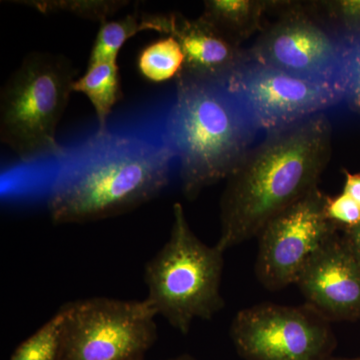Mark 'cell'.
Returning <instances> with one entry per match:
<instances>
[{
    "mask_svg": "<svg viewBox=\"0 0 360 360\" xmlns=\"http://www.w3.org/2000/svg\"><path fill=\"white\" fill-rule=\"evenodd\" d=\"M65 311L63 307L49 321L16 348L11 360H58Z\"/></svg>",
    "mask_w": 360,
    "mask_h": 360,
    "instance_id": "ac0fdd59",
    "label": "cell"
},
{
    "mask_svg": "<svg viewBox=\"0 0 360 360\" xmlns=\"http://www.w3.org/2000/svg\"><path fill=\"white\" fill-rule=\"evenodd\" d=\"M78 70L63 54L34 51L0 90V141L23 163L61 158L56 130Z\"/></svg>",
    "mask_w": 360,
    "mask_h": 360,
    "instance_id": "5b68a950",
    "label": "cell"
},
{
    "mask_svg": "<svg viewBox=\"0 0 360 360\" xmlns=\"http://www.w3.org/2000/svg\"><path fill=\"white\" fill-rule=\"evenodd\" d=\"M181 45L174 37H168L149 44L137 58V68L144 78L153 82H162L176 77L184 68Z\"/></svg>",
    "mask_w": 360,
    "mask_h": 360,
    "instance_id": "2e32d148",
    "label": "cell"
},
{
    "mask_svg": "<svg viewBox=\"0 0 360 360\" xmlns=\"http://www.w3.org/2000/svg\"><path fill=\"white\" fill-rule=\"evenodd\" d=\"M167 360H196L193 359V357L189 356V355H180V356L174 357V359H169Z\"/></svg>",
    "mask_w": 360,
    "mask_h": 360,
    "instance_id": "cb8c5ba5",
    "label": "cell"
},
{
    "mask_svg": "<svg viewBox=\"0 0 360 360\" xmlns=\"http://www.w3.org/2000/svg\"><path fill=\"white\" fill-rule=\"evenodd\" d=\"M169 18L168 37L177 39L186 58L179 75L226 84L248 60L246 49L229 44L200 18L188 20L182 14L170 13Z\"/></svg>",
    "mask_w": 360,
    "mask_h": 360,
    "instance_id": "7c38bea8",
    "label": "cell"
},
{
    "mask_svg": "<svg viewBox=\"0 0 360 360\" xmlns=\"http://www.w3.org/2000/svg\"><path fill=\"white\" fill-rule=\"evenodd\" d=\"M144 360V359H143Z\"/></svg>",
    "mask_w": 360,
    "mask_h": 360,
    "instance_id": "484cf974",
    "label": "cell"
},
{
    "mask_svg": "<svg viewBox=\"0 0 360 360\" xmlns=\"http://www.w3.org/2000/svg\"><path fill=\"white\" fill-rule=\"evenodd\" d=\"M172 212L169 238L144 267L146 300L158 316L187 335L194 321L212 319L224 309V252L194 234L180 203Z\"/></svg>",
    "mask_w": 360,
    "mask_h": 360,
    "instance_id": "277c9868",
    "label": "cell"
},
{
    "mask_svg": "<svg viewBox=\"0 0 360 360\" xmlns=\"http://www.w3.org/2000/svg\"><path fill=\"white\" fill-rule=\"evenodd\" d=\"M326 215L338 227L350 229L360 222V205L347 193H342L335 198H328Z\"/></svg>",
    "mask_w": 360,
    "mask_h": 360,
    "instance_id": "44dd1931",
    "label": "cell"
},
{
    "mask_svg": "<svg viewBox=\"0 0 360 360\" xmlns=\"http://www.w3.org/2000/svg\"><path fill=\"white\" fill-rule=\"evenodd\" d=\"M295 284L307 307L326 321L360 319V264L338 234L314 255Z\"/></svg>",
    "mask_w": 360,
    "mask_h": 360,
    "instance_id": "8fae6325",
    "label": "cell"
},
{
    "mask_svg": "<svg viewBox=\"0 0 360 360\" xmlns=\"http://www.w3.org/2000/svg\"><path fill=\"white\" fill-rule=\"evenodd\" d=\"M314 2L322 18L341 37L360 35V0H326Z\"/></svg>",
    "mask_w": 360,
    "mask_h": 360,
    "instance_id": "ffe728a7",
    "label": "cell"
},
{
    "mask_svg": "<svg viewBox=\"0 0 360 360\" xmlns=\"http://www.w3.org/2000/svg\"><path fill=\"white\" fill-rule=\"evenodd\" d=\"M331 153L333 129L324 113L266 132L227 177L220 250L257 238L270 220L317 187Z\"/></svg>",
    "mask_w": 360,
    "mask_h": 360,
    "instance_id": "6da1fadb",
    "label": "cell"
},
{
    "mask_svg": "<svg viewBox=\"0 0 360 360\" xmlns=\"http://www.w3.org/2000/svg\"><path fill=\"white\" fill-rule=\"evenodd\" d=\"M343 39L335 84L340 90L341 101L352 110L360 111V35Z\"/></svg>",
    "mask_w": 360,
    "mask_h": 360,
    "instance_id": "d6986e66",
    "label": "cell"
},
{
    "mask_svg": "<svg viewBox=\"0 0 360 360\" xmlns=\"http://www.w3.org/2000/svg\"><path fill=\"white\" fill-rule=\"evenodd\" d=\"M174 158L167 142L96 134L54 182L47 202L52 222L98 221L149 202L167 186Z\"/></svg>",
    "mask_w": 360,
    "mask_h": 360,
    "instance_id": "7a4b0ae2",
    "label": "cell"
},
{
    "mask_svg": "<svg viewBox=\"0 0 360 360\" xmlns=\"http://www.w3.org/2000/svg\"><path fill=\"white\" fill-rule=\"evenodd\" d=\"M169 14H146L135 11L118 20H108L101 25L89 63L97 61H117L118 53L125 42L137 33L153 30L167 34L169 32Z\"/></svg>",
    "mask_w": 360,
    "mask_h": 360,
    "instance_id": "5bb4252c",
    "label": "cell"
},
{
    "mask_svg": "<svg viewBox=\"0 0 360 360\" xmlns=\"http://www.w3.org/2000/svg\"><path fill=\"white\" fill-rule=\"evenodd\" d=\"M278 14L250 49L248 59L317 82H335L345 39L322 18L314 1H276Z\"/></svg>",
    "mask_w": 360,
    "mask_h": 360,
    "instance_id": "52a82bcc",
    "label": "cell"
},
{
    "mask_svg": "<svg viewBox=\"0 0 360 360\" xmlns=\"http://www.w3.org/2000/svg\"><path fill=\"white\" fill-rule=\"evenodd\" d=\"M274 4L269 0H207L200 18L229 44L241 47L264 30V16L271 13Z\"/></svg>",
    "mask_w": 360,
    "mask_h": 360,
    "instance_id": "4fadbf2b",
    "label": "cell"
},
{
    "mask_svg": "<svg viewBox=\"0 0 360 360\" xmlns=\"http://www.w3.org/2000/svg\"><path fill=\"white\" fill-rule=\"evenodd\" d=\"M343 193L349 195L360 205V174H345V184Z\"/></svg>",
    "mask_w": 360,
    "mask_h": 360,
    "instance_id": "603a6c76",
    "label": "cell"
},
{
    "mask_svg": "<svg viewBox=\"0 0 360 360\" xmlns=\"http://www.w3.org/2000/svg\"><path fill=\"white\" fill-rule=\"evenodd\" d=\"M342 239L360 264V222L354 227L345 229Z\"/></svg>",
    "mask_w": 360,
    "mask_h": 360,
    "instance_id": "7402d4cb",
    "label": "cell"
},
{
    "mask_svg": "<svg viewBox=\"0 0 360 360\" xmlns=\"http://www.w3.org/2000/svg\"><path fill=\"white\" fill-rule=\"evenodd\" d=\"M259 131L225 84L179 75L167 141L179 160L181 191L194 200L227 179L253 148Z\"/></svg>",
    "mask_w": 360,
    "mask_h": 360,
    "instance_id": "3957f363",
    "label": "cell"
},
{
    "mask_svg": "<svg viewBox=\"0 0 360 360\" xmlns=\"http://www.w3.org/2000/svg\"><path fill=\"white\" fill-rule=\"evenodd\" d=\"M329 360H360V359H333V357H331L330 359Z\"/></svg>",
    "mask_w": 360,
    "mask_h": 360,
    "instance_id": "d4e9b609",
    "label": "cell"
},
{
    "mask_svg": "<svg viewBox=\"0 0 360 360\" xmlns=\"http://www.w3.org/2000/svg\"><path fill=\"white\" fill-rule=\"evenodd\" d=\"M63 309L58 360H143L158 340V315L146 300L91 297Z\"/></svg>",
    "mask_w": 360,
    "mask_h": 360,
    "instance_id": "8992f818",
    "label": "cell"
},
{
    "mask_svg": "<svg viewBox=\"0 0 360 360\" xmlns=\"http://www.w3.org/2000/svg\"><path fill=\"white\" fill-rule=\"evenodd\" d=\"M72 90L86 96L96 110L98 120L97 134H108V117L123 97L117 61L89 63L84 75L73 82Z\"/></svg>",
    "mask_w": 360,
    "mask_h": 360,
    "instance_id": "9a60e30c",
    "label": "cell"
},
{
    "mask_svg": "<svg viewBox=\"0 0 360 360\" xmlns=\"http://www.w3.org/2000/svg\"><path fill=\"white\" fill-rule=\"evenodd\" d=\"M328 201V196L315 187L258 234L255 272L267 290L295 284L314 255L338 236V225L326 215Z\"/></svg>",
    "mask_w": 360,
    "mask_h": 360,
    "instance_id": "9c48e42d",
    "label": "cell"
},
{
    "mask_svg": "<svg viewBox=\"0 0 360 360\" xmlns=\"http://www.w3.org/2000/svg\"><path fill=\"white\" fill-rule=\"evenodd\" d=\"M225 84L265 134L324 113L342 101L335 82L307 79L248 59Z\"/></svg>",
    "mask_w": 360,
    "mask_h": 360,
    "instance_id": "30bf717a",
    "label": "cell"
},
{
    "mask_svg": "<svg viewBox=\"0 0 360 360\" xmlns=\"http://www.w3.org/2000/svg\"><path fill=\"white\" fill-rule=\"evenodd\" d=\"M231 338L246 360H329L335 347L328 321L307 305L241 310L232 321Z\"/></svg>",
    "mask_w": 360,
    "mask_h": 360,
    "instance_id": "ba28073f",
    "label": "cell"
},
{
    "mask_svg": "<svg viewBox=\"0 0 360 360\" xmlns=\"http://www.w3.org/2000/svg\"><path fill=\"white\" fill-rule=\"evenodd\" d=\"M37 9L42 13H68L80 18L98 21L101 25L110 20L123 7L129 6L125 0H30L13 1Z\"/></svg>",
    "mask_w": 360,
    "mask_h": 360,
    "instance_id": "e0dca14e",
    "label": "cell"
}]
</instances>
